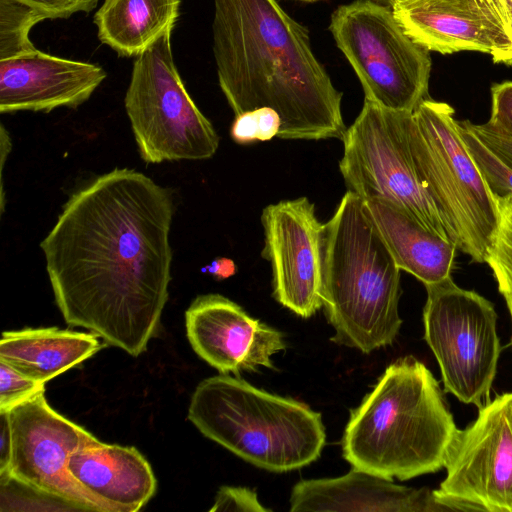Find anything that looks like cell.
I'll list each match as a JSON object with an SVG mask.
<instances>
[{"instance_id":"6da1fadb","label":"cell","mask_w":512,"mask_h":512,"mask_svg":"<svg viewBox=\"0 0 512 512\" xmlns=\"http://www.w3.org/2000/svg\"><path fill=\"white\" fill-rule=\"evenodd\" d=\"M171 192L145 174L115 168L74 192L41 241L65 320L143 353L168 301L173 252Z\"/></svg>"},{"instance_id":"7a4b0ae2","label":"cell","mask_w":512,"mask_h":512,"mask_svg":"<svg viewBox=\"0 0 512 512\" xmlns=\"http://www.w3.org/2000/svg\"><path fill=\"white\" fill-rule=\"evenodd\" d=\"M212 34L219 85L235 115L269 107L281 118L280 139H343L342 93L307 30L275 0H214Z\"/></svg>"},{"instance_id":"3957f363","label":"cell","mask_w":512,"mask_h":512,"mask_svg":"<svg viewBox=\"0 0 512 512\" xmlns=\"http://www.w3.org/2000/svg\"><path fill=\"white\" fill-rule=\"evenodd\" d=\"M456 426L430 370L413 356L391 363L351 410L342 454L352 467L392 480L444 468Z\"/></svg>"},{"instance_id":"277c9868","label":"cell","mask_w":512,"mask_h":512,"mask_svg":"<svg viewBox=\"0 0 512 512\" xmlns=\"http://www.w3.org/2000/svg\"><path fill=\"white\" fill-rule=\"evenodd\" d=\"M401 293L399 267L364 200L348 190L322 231L320 296L331 341L367 354L391 345Z\"/></svg>"},{"instance_id":"5b68a950","label":"cell","mask_w":512,"mask_h":512,"mask_svg":"<svg viewBox=\"0 0 512 512\" xmlns=\"http://www.w3.org/2000/svg\"><path fill=\"white\" fill-rule=\"evenodd\" d=\"M188 419L205 437L271 472L311 464L326 442L319 412L228 374L206 378L197 385Z\"/></svg>"},{"instance_id":"8992f818","label":"cell","mask_w":512,"mask_h":512,"mask_svg":"<svg viewBox=\"0 0 512 512\" xmlns=\"http://www.w3.org/2000/svg\"><path fill=\"white\" fill-rule=\"evenodd\" d=\"M408 135L416 174L449 240L474 262L486 263L499 210L457 130L454 109L424 99L412 113Z\"/></svg>"},{"instance_id":"52a82bcc","label":"cell","mask_w":512,"mask_h":512,"mask_svg":"<svg viewBox=\"0 0 512 512\" xmlns=\"http://www.w3.org/2000/svg\"><path fill=\"white\" fill-rule=\"evenodd\" d=\"M171 32L136 56L125 109L147 164L205 160L220 138L187 92L173 60Z\"/></svg>"},{"instance_id":"ba28073f","label":"cell","mask_w":512,"mask_h":512,"mask_svg":"<svg viewBox=\"0 0 512 512\" xmlns=\"http://www.w3.org/2000/svg\"><path fill=\"white\" fill-rule=\"evenodd\" d=\"M329 28L358 76L365 99L413 112L429 97V50L407 35L392 9L357 0L337 9Z\"/></svg>"},{"instance_id":"9c48e42d","label":"cell","mask_w":512,"mask_h":512,"mask_svg":"<svg viewBox=\"0 0 512 512\" xmlns=\"http://www.w3.org/2000/svg\"><path fill=\"white\" fill-rule=\"evenodd\" d=\"M425 288L424 339L440 367L444 390L480 408L489 397L502 350L494 306L457 286L451 276Z\"/></svg>"},{"instance_id":"30bf717a","label":"cell","mask_w":512,"mask_h":512,"mask_svg":"<svg viewBox=\"0 0 512 512\" xmlns=\"http://www.w3.org/2000/svg\"><path fill=\"white\" fill-rule=\"evenodd\" d=\"M412 113L365 99L342 139L339 169L349 191L362 199L389 200L430 231L449 239L415 171L408 135Z\"/></svg>"},{"instance_id":"8fae6325","label":"cell","mask_w":512,"mask_h":512,"mask_svg":"<svg viewBox=\"0 0 512 512\" xmlns=\"http://www.w3.org/2000/svg\"><path fill=\"white\" fill-rule=\"evenodd\" d=\"M433 490L448 511L512 512V392L496 396L459 429Z\"/></svg>"},{"instance_id":"7c38bea8","label":"cell","mask_w":512,"mask_h":512,"mask_svg":"<svg viewBox=\"0 0 512 512\" xmlns=\"http://www.w3.org/2000/svg\"><path fill=\"white\" fill-rule=\"evenodd\" d=\"M12 453L1 479H10L36 493L80 509L111 512L80 485L68 468L71 454L98 439L55 411L44 393L8 412Z\"/></svg>"},{"instance_id":"4fadbf2b","label":"cell","mask_w":512,"mask_h":512,"mask_svg":"<svg viewBox=\"0 0 512 512\" xmlns=\"http://www.w3.org/2000/svg\"><path fill=\"white\" fill-rule=\"evenodd\" d=\"M262 256L272 267L273 296L302 318L322 307L321 249L323 224L307 197L283 200L263 209Z\"/></svg>"},{"instance_id":"5bb4252c","label":"cell","mask_w":512,"mask_h":512,"mask_svg":"<svg viewBox=\"0 0 512 512\" xmlns=\"http://www.w3.org/2000/svg\"><path fill=\"white\" fill-rule=\"evenodd\" d=\"M185 325L193 350L221 374L274 369L271 356L286 348L279 330L220 294L197 296L185 312Z\"/></svg>"},{"instance_id":"9a60e30c","label":"cell","mask_w":512,"mask_h":512,"mask_svg":"<svg viewBox=\"0 0 512 512\" xmlns=\"http://www.w3.org/2000/svg\"><path fill=\"white\" fill-rule=\"evenodd\" d=\"M392 11L407 35L429 51H477L512 64V38L487 0H405Z\"/></svg>"},{"instance_id":"2e32d148","label":"cell","mask_w":512,"mask_h":512,"mask_svg":"<svg viewBox=\"0 0 512 512\" xmlns=\"http://www.w3.org/2000/svg\"><path fill=\"white\" fill-rule=\"evenodd\" d=\"M106 78L97 64L69 60L37 50L0 60V112L48 113L86 102Z\"/></svg>"},{"instance_id":"e0dca14e","label":"cell","mask_w":512,"mask_h":512,"mask_svg":"<svg viewBox=\"0 0 512 512\" xmlns=\"http://www.w3.org/2000/svg\"><path fill=\"white\" fill-rule=\"evenodd\" d=\"M290 511L443 512L433 490L397 485L352 467L336 478L302 480L294 485Z\"/></svg>"},{"instance_id":"ac0fdd59","label":"cell","mask_w":512,"mask_h":512,"mask_svg":"<svg viewBox=\"0 0 512 512\" xmlns=\"http://www.w3.org/2000/svg\"><path fill=\"white\" fill-rule=\"evenodd\" d=\"M68 468L75 480L111 512L140 510L157 488L150 464L134 447L98 440L75 450Z\"/></svg>"},{"instance_id":"d6986e66","label":"cell","mask_w":512,"mask_h":512,"mask_svg":"<svg viewBox=\"0 0 512 512\" xmlns=\"http://www.w3.org/2000/svg\"><path fill=\"white\" fill-rule=\"evenodd\" d=\"M366 209L400 270L424 286L451 276L456 245L417 221L401 206L382 198L363 199Z\"/></svg>"},{"instance_id":"ffe728a7","label":"cell","mask_w":512,"mask_h":512,"mask_svg":"<svg viewBox=\"0 0 512 512\" xmlns=\"http://www.w3.org/2000/svg\"><path fill=\"white\" fill-rule=\"evenodd\" d=\"M98 337L57 327L6 331L0 341V360L45 384L105 347Z\"/></svg>"},{"instance_id":"44dd1931","label":"cell","mask_w":512,"mask_h":512,"mask_svg":"<svg viewBox=\"0 0 512 512\" xmlns=\"http://www.w3.org/2000/svg\"><path fill=\"white\" fill-rule=\"evenodd\" d=\"M180 0H104L94 15L99 40L120 56H138L171 32Z\"/></svg>"},{"instance_id":"7402d4cb","label":"cell","mask_w":512,"mask_h":512,"mask_svg":"<svg viewBox=\"0 0 512 512\" xmlns=\"http://www.w3.org/2000/svg\"><path fill=\"white\" fill-rule=\"evenodd\" d=\"M51 15L27 0H0V60L20 58L38 49L29 32Z\"/></svg>"},{"instance_id":"603a6c76","label":"cell","mask_w":512,"mask_h":512,"mask_svg":"<svg viewBox=\"0 0 512 512\" xmlns=\"http://www.w3.org/2000/svg\"><path fill=\"white\" fill-rule=\"evenodd\" d=\"M456 127L494 200L512 203V167L476 136L469 120H456Z\"/></svg>"},{"instance_id":"cb8c5ba5","label":"cell","mask_w":512,"mask_h":512,"mask_svg":"<svg viewBox=\"0 0 512 512\" xmlns=\"http://www.w3.org/2000/svg\"><path fill=\"white\" fill-rule=\"evenodd\" d=\"M500 222L486 263L497 281L512 321V203L495 200Z\"/></svg>"},{"instance_id":"d4e9b609","label":"cell","mask_w":512,"mask_h":512,"mask_svg":"<svg viewBox=\"0 0 512 512\" xmlns=\"http://www.w3.org/2000/svg\"><path fill=\"white\" fill-rule=\"evenodd\" d=\"M281 118L272 108L260 107L235 115L230 128L234 142L246 145L259 141H270L278 136Z\"/></svg>"},{"instance_id":"484cf974","label":"cell","mask_w":512,"mask_h":512,"mask_svg":"<svg viewBox=\"0 0 512 512\" xmlns=\"http://www.w3.org/2000/svg\"><path fill=\"white\" fill-rule=\"evenodd\" d=\"M44 391V383L25 376L0 360V412H9Z\"/></svg>"},{"instance_id":"4316f807","label":"cell","mask_w":512,"mask_h":512,"mask_svg":"<svg viewBox=\"0 0 512 512\" xmlns=\"http://www.w3.org/2000/svg\"><path fill=\"white\" fill-rule=\"evenodd\" d=\"M210 511L267 512L254 490L247 487L222 486Z\"/></svg>"},{"instance_id":"83f0119b","label":"cell","mask_w":512,"mask_h":512,"mask_svg":"<svg viewBox=\"0 0 512 512\" xmlns=\"http://www.w3.org/2000/svg\"><path fill=\"white\" fill-rule=\"evenodd\" d=\"M491 116L489 123L512 136V81L494 84L491 88Z\"/></svg>"},{"instance_id":"f1b7e54d","label":"cell","mask_w":512,"mask_h":512,"mask_svg":"<svg viewBox=\"0 0 512 512\" xmlns=\"http://www.w3.org/2000/svg\"><path fill=\"white\" fill-rule=\"evenodd\" d=\"M469 126L484 144L512 167V136L500 131L489 122L473 124L469 121Z\"/></svg>"},{"instance_id":"f546056e","label":"cell","mask_w":512,"mask_h":512,"mask_svg":"<svg viewBox=\"0 0 512 512\" xmlns=\"http://www.w3.org/2000/svg\"><path fill=\"white\" fill-rule=\"evenodd\" d=\"M48 12L52 19L69 18L75 13L91 12L99 0H27Z\"/></svg>"},{"instance_id":"4dcf8cb0","label":"cell","mask_w":512,"mask_h":512,"mask_svg":"<svg viewBox=\"0 0 512 512\" xmlns=\"http://www.w3.org/2000/svg\"><path fill=\"white\" fill-rule=\"evenodd\" d=\"M11 453L12 435L8 412H0V476L9 468Z\"/></svg>"},{"instance_id":"1f68e13d","label":"cell","mask_w":512,"mask_h":512,"mask_svg":"<svg viewBox=\"0 0 512 512\" xmlns=\"http://www.w3.org/2000/svg\"><path fill=\"white\" fill-rule=\"evenodd\" d=\"M201 271L211 274L217 280H224L236 274L237 266L230 258L217 257L209 265L202 267Z\"/></svg>"},{"instance_id":"d6a6232c","label":"cell","mask_w":512,"mask_h":512,"mask_svg":"<svg viewBox=\"0 0 512 512\" xmlns=\"http://www.w3.org/2000/svg\"><path fill=\"white\" fill-rule=\"evenodd\" d=\"M500 16L512 38V0H487Z\"/></svg>"},{"instance_id":"836d02e7","label":"cell","mask_w":512,"mask_h":512,"mask_svg":"<svg viewBox=\"0 0 512 512\" xmlns=\"http://www.w3.org/2000/svg\"><path fill=\"white\" fill-rule=\"evenodd\" d=\"M386 1H388L391 4V6H392V5H394V4L398 3V2H402V1H405V0H386Z\"/></svg>"},{"instance_id":"e575fe53","label":"cell","mask_w":512,"mask_h":512,"mask_svg":"<svg viewBox=\"0 0 512 512\" xmlns=\"http://www.w3.org/2000/svg\"><path fill=\"white\" fill-rule=\"evenodd\" d=\"M303 1H315V0H303Z\"/></svg>"}]
</instances>
